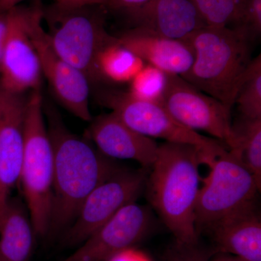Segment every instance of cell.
I'll return each instance as SVG.
<instances>
[{
    "mask_svg": "<svg viewBox=\"0 0 261 261\" xmlns=\"http://www.w3.org/2000/svg\"><path fill=\"white\" fill-rule=\"evenodd\" d=\"M47 116L54 158L49 233H56L69 227L89 194L121 167L88 137L72 134L53 109Z\"/></svg>",
    "mask_w": 261,
    "mask_h": 261,
    "instance_id": "1",
    "label": "cell"
},
{
    "mask_svg": "<svg viewBox=\"0 0 261 261\" xmlns=\"http://www.w3.org/2000/svg\"><path fill=\"white\" fill-rule=\"evenodd\" d=\"M202 164L203 154L197 147L165 142L159 146L147 178L151 203L177 243L198 244L195 207Z\"/></svg>",
    "mask_w": 261,
    "mask_h": 261,
    "instance_id": "2",
    "label": "cell"
},
{
    "mask_svg": "<svg viewBox=\"0 0 261 261\" xmlns=\"http://www.w3.org/2000/svg\"><path fill=\"white\" fill-rule=\"evenodd\" d=\"M253 38L242 27L205 25L187 39L195 58L181 76L231 109L239 85L252 61Z\"/></svg>",
    "mask_w": 261,
    "mask_h": 261,
    "instance_id": "3",
    "label": "cell"
},
{
    "mask_svg": "<svg viewBox=\"0 0 261 261\" xmlns=\"http://www.w3.org/2000/svg\"><path fill=\"white\" fill-rule=\"evenodd\" d=\"M43 106L40 89L31 92L18 179L34 232L39 237L48 234L50 227L54 171L53 146Z\"/></svg>",
    "mask_w": 261,
    "mask_h": 261,
    "instance_id": "4",
    "label": "cell"
},
{
    "mask_svg": "<svg viewBox=\"0 0 261 261\" xmlns=\"http://www.w3.org/2000/svg\"><path fill=\"white\" fill-rule=\"evenodd\" d=\"M97 98L101 105L111 109L127 126L141 135L197 147L203 154L206 166H210L228 149L220 141L182 126L160 103L140 100L128 92L116 89L99 90Z\"/></svg>",
    "mask_w": 261,
    "mask_h": 261,
    "instance_id": "5",
    "label": "cell"
},
{
    "mask_svg": "<svg viewBox=\"0 0 261 261\" xmlns=\"http://www.w3.org/2000/svg\"><path fill=\"white\" fill-rule=\"evenodd\" d=\"M202 180L195 207L197 234L230 214L253 203L261 185L233 151L228 149L213 161Z\"/></svg>",
    "mask_w": 261,
    "mask_h": 261,
    "instance_id": "6",
    "label": "cell"
},
{
    "mask_svg": "<svg viewBox=\"0 0 261 261\" xmlns=\"http://www.w3.org/2000/svg\"><path fill=\"white\" fill-rule=\"evenodd\" d=\"M145 169L120 168L84 200L65 233V245H82L124 206L135 202L147 184Z\"/></svg>",
    "mask_w": 261,
    "mask_h": 261,
    "instance_id": "7",
    "label": "cell"
},
{
    "mask_svg": "<svg viewBox=\"0 0 261 261\" xmlns=\"http://www.w3.org/2000/svg\"><path fill=\"white\" fill-rule=\"evenodd\" d=\"M88 8L58 10L61 17L59 25L48 35L56 53L94 84L101 82L97 68L98 54L114 37L106 32L102 16Z\"/></svg>",
    "mask_w": 261,
    "mask_h": 261,
    "instance_id": "8",
    "label": "cell"
},
{
    "mask_svg": "<svg viewBox=\"0 0 261 261\" xmlns=\"http://www.w3.org/2000/svg\"><path fill=\"white\" fill-rule=\"evenodd\" d=\"M161 104L188 129L205 132L228 149L236 147L231 109L179 75H168L167 89Z\"/></svg>",
    "mask_w": 261,
    "mask_h": 261,
    "instance_id": "9",
    "label": "cell"
},
{
    "mask_svg": "<svg viewBox=\"0 0 261 261\" xmlns=\"http://www.w3.org/2000/svg\"><path fill=\"white\" fill-rule=\"evenodd\" d=\"M42 10L30 8L28 29L37 51L43 76L62 106L84 121L91 122L90 83L87 77L67 63L55 50L48 33L43 28Z\"/></svg>",
    "mask_w": 261,
    "mask_h": 261,
    "instance_id": "10",
    "label": "cell"
},
{
    "mask_svg": "<svg viewBox=\"0 0 261 261\" xmlns=\"http://www.w3.org/2000/svg\"><path fill=\"white\" fill-rule=\"evenodd\" d=\"M30 8L17 6L8 11V29L0 84L18 94L40 89L42 71L28 29Z\"/></svg>",
    "mask_w": 261,
    "mask_h": 261,
    "instance_id": "11",
    "label": "cell"
},
{
    "mask_svg": "<svg viewBox=\"0 0 261 261\" xmlns=\"http://www.w3.org/2000/svg\"><path fill=\"white\" fill-rule=\"evenodd\" d=\"M150 224L148 210L132 202L98 228L63 261H107L140 243L147 234Z\"/></svg>",
    "mask_w": 261,
    "mask_h": 261,
    "instance_id": "12",
    "label": "cell"
},
{
    "mask_svg": "<svg viewBox=\"0 0 261 261\" xmlns=\"http://www.w3.org/2000/svg\"><path fill=\"white\" fill-rule=\"evenodd\" d=\"M28 98L0 84V216L18 185Z\"/></svg>",
    "mask_w": 261,
    "mask_h": 261,
    "instance_id": "13",
    "label": "cell"
},
{
    "mask_svg": "<svg viewBox=\"0 0 261 261\" xmlns=\"http://www.w3.org/2000/svg\"><path fill=\"white\" fill-rule=\"evenodd\" d=\"M87 137L113 160H132L149 168L157 157L159 145L155 140L132 129L112 112L92 120Z\"/></svg>",
    "mask_w": 261,
    "mask_h": 261,
    "instance_id": "14",
    "label": "cell"
},
{
    "mask_svg": "<svg viewBox=\"0 0 261 261\" xmlns=\"http://www.w3.org/2000/svg\"><path fill=\"white\" fill-rule=\"evenodd\" d=\"M127 11L135 29L171 39L184 40L207 25L192 0H149Z\"/></svg>",
    "mask_w": 261,
    "mask_h": 261,
    "instance_id": "15",
    "label": "cell"
},
{
    "mask_svg": "<svg viewBox=\"0 0 261 261\" xmlns=\"http://www.w3.org/2000/svg\"><path fill=\"white\" fill-rule=\"evenodd\" d=\"M122 45L137 55L146 64L168 75L183 76L191 68L195 55L190 43L133 29L117 37Z\"/></svg>",
    "mask_w": 261,
    "mask_h": 261,
    "instance_id": "16",
    "label": "cell"
},
{
    "mask_svg": "<svg viewBox=\"0 0 261 261\" xmlns=\"http://www.w3.org/2000/svg\"><path fill=\"white\" fill-rule=\"evenodd\" d=\"M208 231L221 253L261 261V221L254 202L226 216Z\"/></svg>",
    "mask_w": 261,
    "mask_h": 261,
    "instance_id": "17",
    "label": "cell"
},
{
    "mask_svg": "<svg viewBox=\"0 0 261 261\" xmlns=\"http://www.w3.org/2000/svg\"><path fill=\"white\" fill-rule=\"evenodd\" d=\"M34 235L27 205L11 196L0 216V261L30 260Z\"/></svg>",
    "mask_w": 261,
    "mask_h": 261,
    "instance_id": "18",
    "label": "cell"
},
{
    "mask_svg": "<svg viewBox=\"0 0 261 261\" xmlns=\"http://www.w3.org/2000/svg\"><path fill=\"white\" fill-rule=\"evenodd\" d=\"M146 63L129 49L122 45L117 37L101 49L97 58L101 82L129 84Z\"/></svg>",
    "mask_w": 261,
    "mask_h": 261,
    "instance_id": "19",
    "label": "cell"
},
{
    "mask_svg": "<svg viewBox=\"0 0 261 261\" xmlns=\"http://www.w3.org/2000/svg\"><path fill=\"white\" fill-rule=\"evenodd\" d=\"M236 147L233 151L261 185V119L241 117L233 125Z\"/></svg>",
    "mask_w": 261,
    "mask_h": 261,
    "instance_id": "20",
    "label": "cell"
},
{
    "mask_svg": "<svg viewBox=\"0 0 261 261\" xmlns=\"http://www.w3.org/2000/svg\"><path fill=\"white\" fill-rule=\"evenodd\" d=\"M241 117L261 119V56L251 63L239 85L234 98Z\"/></svg>",
    "mask_w": 261,
    "mask_h": 261,
    "instance_id": "21",
    "label": "cell"
},
{
    "mask_svg": "<svg viewBox=\"0 0 261 261\" xmlns=\"http://www.w3.org/2000/svg\"><path fill=\"white\" fill-rule=\"evenodd\" d=\"M168 82L167 73L152 65L145 64L130 82L128 92L136 99L161 104Z\"/></svg>",
    "mask_w": 261,
    "mask_h": 261,
    "instance_id": "22",
    "label": "cell"
},
{
    "mask_svg": "<svg viewBox=\"0 0 261 261\" xmlns=\"http://www.w3.org/2000/svg\"><path fill=\"white\" fill-rule=\"evenodd\" d=\"M206 25L225 27L239 25L245 0H192Z\"/></svg>",
    "mask_w": 261,
    "mask_h": 261,
    "instance_id": "23",
    "label": "cell"
},
{
    "mask_svg": "<svg viewBox=\"0 0 261 261\" xmlns=\"http://www.w3.org/2000/svg\"><path fill=\"white\" fill-rule=\"evenodd\" d=\"M208 253L199 244L186 245L176 242L168 250L164 261H209Z\"/></svg>",
    "mask_w": 261,
    "mask_h": 261,
    "instance_id": "24",
    "label": "cell"
},
{
    "mask_svg": "<svg viewBox=\"0 0 261 261\" xmlns=\"http://www.w3.org/2000/svg\"><path fill=\"white\" fill-rule=\"evenodd\" d=\"M238 27L246 29L252 38L261 32V0H245L241 21Z\"/></svg>",
    "mask_w": 261,
    "mask_h": 261,
    "instance_id": "25",
    "label": "cell"
},
{
    "mask_svg": "<svg viewBox=\"0 0 261 261\" xmlns=\"http://www.w3.org/2000/svg\"><path fill=\"white\" fill-rule=\"evenodd\" d=\"M108 0H56L59 10H72L97 5H107Z\"/></svg>",
    "mask_w": 261,
    "mask_h": 261,
    "instance_id": "26",
    "label": "cell"
},
{
    "mask_svg": "<svg viewBox=\"0 0 261 261\" xmlns=\"http://www.w3.org/2000/svg\"><path fill=\"white\" fill-rule=\"evenodd\" d=\"M149 0H108L107 5L114 9L129 10L145 5Z\"/></svg>",
    "mask_w": 261,
    "mask_h": 261,
    "instance_id": "27",
    "label": "cell"
},
{
    "mask_svg": "<svg viewBox=\"0 0 261 261\" xmlns=\"http://www.w3.org/2000/svg\"><path fill=\"white\" fill-rule=\"evenodd\" d=\"M8 29V11L0 13V67L3 61Z\"/></svg>",
    "mask_w": 261,
    "mask_h": 261,
    "instance_id": "28",
    "label": "cell"
},
{
    "mask_svg": "<svg viewBox=\"0 0 261 261\" xmlns=\"http://www.w3.org/2000/svg\"><path fill=\"white\" fill-rule=\"evenodd\" d=\"M107 261H147V260L142 254L130 248L116 254Z\"/></svg>",
    "mask_w": 261,
    "mask_h": 261,
    "instance_id": "29",
    "label": "cell"
},
{
    "mask_svg": "<svg viewBox=\"0 0 261 261\" xmlns=\"http://www.w3.org/2000/svg\"><path fill=\"white\" fill-rule=\"evenodd\" d=\"M24 0H0V13L9 11Z\"/></svg>",
    "mask_w": 261,
    "mask_h": 261,
    "instance_id": "30",
    "label": "cell"
},
{
    "mask_svg": "<svg viewBox=\"0 0 261 261\" xmlns=\"http://www.w3.org/2000/svg\"><path fill=\"white\" fill-rule=\"evenodd\" d=\"M209 261H248L245 260V259L241 258L235 256V255H230V254L221 253L219 255H216L213 259H210Z\"/></svg>",
    "mask_w": 261,
    "mask_h": 261,
    "instance_id": "31",
    "label": "cell"
}]
</instances>
